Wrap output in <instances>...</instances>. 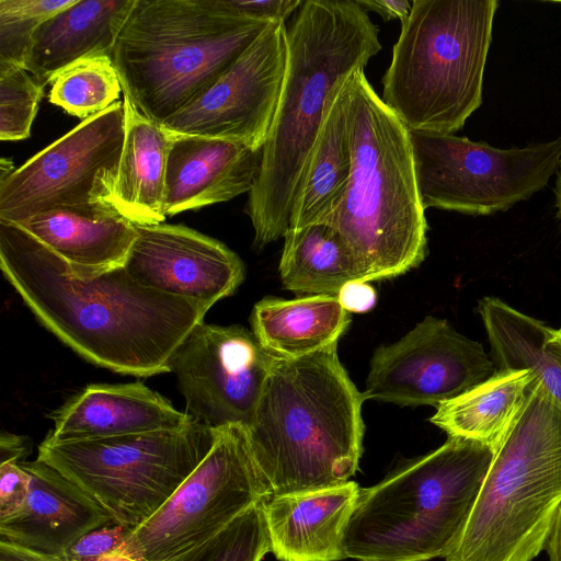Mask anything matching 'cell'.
Instances as JSON below:
<instances>
[{
  "label": "cell",
  "instance_id": "3957f363",
  "mask_svg": "<svg viewBox=\"0 0 561 561\" xmlns=\"http://www.w3.org/2000/svg\"><path fill=\"white\" fill-rule=\"evenodd\" d=\"M364 400L339 359L337 344L296 359L274 357L245 427L273 495L350 481L363 454Z\"/></svg>",
  "mask_w": 561,
  "mask_h": 561
},
{
  "label": "cell",
  "instance_id": "5bb4252c",
  "mask_svg": "<svg viewBox=\"0 0 561 561\" xmlns=\"http://www.w3.org/2000/svg\"><path fill=\"white\" fill-rule=\"evenodd\" d=\"M274 357L241 325L196 324L170 359L186 413L210 428L249 426Z\"/></svg>",
  "mask_w": 561,
  "mask_h": 561
},
{
  "label": "cell",
  "instance_id": "f6af8a7d",
  "mask_svg": "<svg viewBox=\"0 0 561 561\" xmlns=\"http://www.w3.org/2000/svg\"><path fill=\"white\" fill-rule=\"evenodd\" d=\"M556 331H557L559 334H561V327H560L558 330H556Z\"/></svg>",
  "mask_w": 561,
  "mask_h": 561
},
{
  "label": "cell",
  "instance_id": "277c9868",
  "mask_svg": "<svg viewBox=\"0 0 561 561\" xmlns=\"http://www.w3.org/2000/svg\"><path fill=\"white\" fill-rule=\"evenodd\" d=\"M365 68L343 83L352 171L341 204L322 221L355 254L365 280L416 267L427 253V221L409 129L368 82Z\"/></svg>",
  "mask_w": 561,
  "mask_h": 561
},
{
  "label": "cell",
  "instance_id": "e0dca14e",
  "mask_svg": "<svg viewBox=\"0 0 561 561\" xmlns=\"http://www.w3.org/2000/svg\"><path fill=\"white\" fill-rule=\"evenodd\" d=\"M31 476L27 496L0 519V541L58 557L87 533L114 520L73 481L42 460L19 461Z\"/></svg>",
  "mask_w": 561,
  "mask_h": 561
},
{
  "label": "cell",
  "instance_id": "2e32d148",
  "mask_svg": "<svg viewBox=\"0 0 561 561\" xmlns=\"http://www.w3.org/2000/svg\"><path fill=\"white\" fill-rule=\"evenodd\" d=\"M136 229L124 266L148 288L210 308L243 282L241 259L217 239L183 225H136Z\"/></svg>",
  "mask_w": 561,
  "mask_h": 561
},
{
  "label": "cell",
  "instance_id": "ee69618b",
  "mask_svg": "<svg viewBox=\"0 0 561 561\" xmlns=\"http://www.w3.org/2000/svg\"><path fill=\"white\" fill-rule=\"evenodd\" d=\"M103 561H134V560H130L128 558H125L123 556H119L117 553H114L107 558H105Z\"/></svg>",
  "mask_w": 561,
  "mask_h": 561
},
{
  "label": "cell",
  "instance_id": "9c48e42d",
  "mask_svg": "<svg viewBox=\"0 0 561 561\" xmlns=\"http://www.w3.org/2000/svg\"><path fill=\"white\" fill-rule=\"evenodd\" d=\"M216 428L194 422L182 430L51 442L37 459L54 467L135 530L150 518L211 449Z\"/></svg>",
  "mask_w": 561,
  "mask_h": 561
},
{
  "label": "cell",
  "instance_id": "4dcf8cb0",
  "mask_svg": "<svg viewBox=\"0 0 561 561\" xmlns=\"http://www.w3.org/2000/svg\"><path fill=\"white\" fill-rule=\"evenodd\" d=\"M45 85L23 65L0 61V140L30 136Z\"/></svg>",
  "mask_w": 561,
  "mask_h": 561
},
{
  "label": "cell",
  "instance_id": "f35d334b",
  "mask_svg": "<svg viewBox=\"0 0 561 561\" xmlns=\"http://www.w3.org/2000/svg\"><path fill=\"white\" fill-rule=\"evenodd\" d=\"M0 561H61L58 557L41 554L19 546L0 541Z\"/></svg>",
  "mask_w": 561,
  "mask_h": 561
},
{
  "label": "cell",
  "instance_id": "60d3db41",
  "mask_svg": "<svg viewBox=\"0 0 561 561\" xmlns=\"http://www.w3.org/2000/svg\"><path fill=\"white\" fill-rule=\"evenodd\" d=\"M546 351L561 365V334L551 329L545 344Z\"/></svg>",
  "mask_w": 561,
  "mask_h": 561
},
{
  "label": "cell",
  "instance_id": "4316f807",
  "mask_svg": "<svg viewBox=\"0 0 561 561\" xmlns=\"http://www.w3.org/2000/svg\"><path fill=\"white\" fill-rule=\"evenodd\" d=\"M284 239L278 268L284 288L297 295H337L345 284L365 280L362 265L333 227L316 222L288 229Z\"/></svg>",
  "mask_w": 561,
  "mask_h": 561
},
{
  "label": "cell",
  "instance_id": "b9f144b4",
  "mask_svg": "<svg viewBox=\"0 0 561 561\" xmlns=\"http://www.w3.org/2000/svg\"><path fill=\"white\" fill-rule=\"evenodd\" d=\"M556 208H557V217L561 222V160L559 162L558 171H557V180H556Z\"/></svg>",
  "mask_w": 561,
  "mask_h": 561
},
{
  "label": "cell",
  "instance_id": "8992f818",
  "mask_svg": "<svg viewBox=\"0 0 561 561\" xmlns=\"http://www.w3.org/2000/svg\"><path fill=\"white\" fill-rule=\"evenodd\" d=\"M495 451L448 437L378 484L360 489L343 539L345 558L427 561L458 543Z\"/></svg>",
  "mask_w": 561,
  "mask_h": 561
},
{
  "label": "cell",
  "instance_id": "e575fe53",
  "mask_svg": "<svg viewBox=\"0 0 561 561\" xmlns=\"http://www.w3.org/2000/svg\"><path fill=\"white\" fill-rule=\"evenodd\" d=\"M229 11L250 19L285 22L298 10L300 0H219Z\"/></svg>",
  "mask_w": 561,
  "mask_h": 561
},
{
  "label": "cell",
  "instance_id": "f1b7e54d",
  "mask_svg": "<svg viewBox=\"0 0 561 561\" xmlns=\"http://www.w3.org/2000/svg\"><path fill=\"white\" fill-rule=\"evenodd\" d=\"M49 84V102L83 121L116 103L123 91L110 55L80 59L56 73Z\"/></svg>",
  "mask_w": 561,
  "mask_h": 561
},
{
  "label": "cell",
  "instance_id": "484cf974",
  "mask_svg": "<svg viewBox=\"0 0 561 561\" xmlns=\"http://www.w3.org/2000/svg\"><path fill=\"white\" fill-rule=\"evenodd\" d=\"M342 87L327 108L299 181L291 203L288 229L322 222L341 204L348 187L352 159Z\"/></svg>",
  "mask_w": 561,
  "mask_h": 561
},
{
  "label": "cell",
  "instance_id": "ffe728a7",
  "mask_svg": "<svg viewBox=\"0 0 561 561\" xmlns=\"http://www.w3.org/2000/svg\"><path fill=\"white\" fill-rule=\"evenodd\" d=\"M354 481L295 494L272 495L264 504L270 551L279 561H340L343 539L359 495Z\"/></svg>",
  "mask_w": 561,
  "mask_h": 561
},
{
  "label": "cell",
  "instance_id": "8fae6325",
  "mask_svg": "<svg viewBox=\"0 0 561 561\" xmlns=\"http://www.w3.org/2000/svg\"><path fill=\"white\" fill-rule=\"evenodd\" d=\"M409 133L424 209L474 216L506 210L541 191L561 160V137L502 149L454 134Z\"/></svg>",
  "mask_w": 561,
  "mask_h": 561
},
{
  "label": "cell",
  "instance_id": "83f0119b",
  "mask_svg": "<svg viewBox=\"0 0 561 561\" xmlns=\"http://www.w3.org/2000/svg\"><path fill=\"white\" fill-rule=\"evenodd\" d=\"M478 312L497 369H533L561 405V365L545 347L551 328L494 297L481 299Z\"/></svg>",
  "mask_w": 561,
  "mask_h": 561
},
{
  "label": "cell",
  "instance_id": "7c38bea8",
  "mask_svg": "<svg viewBox=\"0 0 561 561\" xmlns=\"http://www.w3.org/2000/svg\"><path fill=\"white\" fill-rule=\"evenodd\" d=\"M124 139V104L117 101L0 182V220L21 224L54 208L114 206Z\"/></svg>",
  "mask_w": 561,
  "mask_h": 561
},
{
  "label": "cell",
  "instance_id": "7bdbcfd3",
  "mask_svg": "<svg viewBox=\"0 0 561 561\" xmlns=\"http://www.w3.org/2000/svg\"><path fill=\"white\" fill-rule=\"evenodd\" d=\"M15 171L13 162L10 159L1 158L0 160V182H3Z\"/></svg>",
  "mask_w": 561,
  "mask_h": 561
},
{
  "label": "cell",
  "instance_id": "d590c367",
  "mask_svg": "<svg viewBox=\"0 0 561 561\" xmlns=\"http://www.w3.org/2000/svg\"><path fill=\"white\" fill-rule=\"evenodd\" d=\"M336 296L347 312H367L376 302V290L365 280L345 284Z\"/></svg>",
  "mask_w": 561,
  "mask_h": 561
},
{
  "label": "cell",
  "instance_id": "30bf717a",
  "mask_svg": "<svg viewBox=\"0 0 561 561\" xmlns=\"http://www.w3.org/2000/svg\"><path fill=\"white\" fill-rule=\"evenodd\" d=\"M272 495L253 457L245 426L218 427L207 456L169 500L131 531L116 553L134 561H168L209 539Z\"/></svg>",
  "mask_w": 561,
  "mask_h": 561
},
{
  "label": "cell",
  "instance_id": "d6986e66",
  "mask_svg": "<svg viewBox=\"0 0 561 561\" xmlns=\"http://www.w3.org/2000/svg\"><path fill=\"white\" fill-rule=\"evenodd\" d=\"M51 442L182 430L195 421L141 382L92 383L53 412Z\"/></svg>",
  "mask_w": 561,
  "mask_h": 561
},
{
  "label": "cell",
  "instance_id": "ac0fdd59",
  "mask_svg": "<svg viewBox=\"0 0 561 561\" xmlns=\"http://www.w3.org/2000/svg\"><path fill=\"white\" fill-rule=\"evenodd\" d=\"M261 161L262 149L253 150L231 140L171 134L164 185L165 216L249 193Z\"/></svg>",
  "mask_w": 561,
  "mask_h": 561
},
{
  "label": "cell",
  "instance_id": "ab89813d",
  "mask_svg": "<svg viewBox=\"0 0 561 561\" xmlns=\"http://www.w3.org/2000/svg\"><path fill=\"white\" fill-rule=\"evenodd\" d=\"M543 550H546L549 561H561V506L548 533Z\"/></svg>",
  "mask_w": 561,
  "mask_h": 561
},
{
  "label": "cell",
  "instance_id": "f546056e",
  "mask_svg": "<svg viewBox=\"0 0 561 561\" xmlns=\"http://www.w3.org/2000/svg\"><path fill=\"white\" fill-rule=\"evenodd\" d=\"M262 501L219 533L168 561H262L270 539Z\"/></svg>",
  "mask_w": 561,
  "mask_h": 561
},
{
  "label": "cell",
  "instance_id": "d4e9b609",
  "mask_svg": "<svg viewBox=\"0 0 561 561\" xmlns=\"http://www.w3.org/2000/svg\"><path fill=\"white\" fill-rule=\"evenodd\" d=\"M536 375L530 368L501 369L486 381L437 405L431 422L448 437H462L495 453L513 427Z\"/></svg>",
  "mask_w": 561,
  "mask_h": 561
},
{
  "label": "cell",
  "instance_id": "44dd1931",
  "mask_svg": "<svg viewBox=\"0 0 561 561\" xmlns=\"http://www.w3.org/2000/svg\"><path fill=\"white\" fill-rule=\"evenodd\" d=\"M77 273L124 266L136 225L112 205L54 208L18 224Z\"/></svg>",
  "mask_w": 561,
  "mask_h": 561
},
{
  "label": "cell",
  "instance_id": "7402d4cb",
  "mask_svg": "<svg viewBox=\"0 0 561 561\" xmlns=\"http://www.w3.org/2000/svg\"><path fill=\"white\" fill-rule=\"evenodd\" d=\"M135 0H75L43 22L31 39L23 66L39 81L94 55H110Z\"/></svg>",
  "mask_w": 561,
  "mask_h": 561
},
{
  "label": "cell",
  "instance_id": "1f68e13d",
  "mask_svg": "<svg viewBox=\"0 0 561 561\" xmlns=\"http://www.w3.org/2000/svg\"><path fill=\"white\" fill-rule=\"evenodd\" d=\"M73 2L75 0H0V61L23 65L37 27Z\"/></svg>",
  "mask_w": 561,
  "mask_h": 561
},
{
  "label": "cell",
  "instance_id": "6da1fadb",
  "mask_svg": "<svg viewBox=\"0 0 561 561\" xmlns=\"http://www.w3.org/2000/svg\"><path fill=\"white\" fill-rule=\"evenodd\" d=\"M0 268L37 321L79 356L122 375L171 373L209 307L138 283L118 266L77 273L22 226L0 220Z\"/></svg>",
  "mask_w": 561,
  "mask_h": 561
},
{
  "label": "cell",
  "instance_id": "9a60e30c",
  "mask_svg": "<svg viewBox=\"0 0 561 561\" xmlns=\"http://www.w3.org/2000/svg\"><path fill=\"white\" fill-rule=\"evenodd\" d=\"M497 367L483 346L446 320L426 317L370 360L365 399L439 405L489 380Z\"/></svg>",
  "mask_w": 561,
  "mask_h": 561
},
{
  "label": "cell",
  "instance_id": "74e56055",
  "mask_svg": "<svg viewBox=\"0 0 561 561\" xmlns=\"http://www.w3.org/2000/svg\"><path fill=\"white\" fill-rule=\"evenodd\" d=\"M27 453L26 437L2 432L0 435V465L19 462Z\"/></svg>",
  "mask_w": 561,
  "mask_h": 561
},
{
  "label": "cell",
  "instance_id": "4fadbf2b",
  "mask_svg": "<svg viewBox=\"0 0 561 561\" xmlns=\"http://www.w3.org/2000/svg\"><path fill=\"white\" fill-rule=\"evenodd\" d=\"M287 24L271 23L208 88L161 125L171 134L237 141L261 150L287 68Z\"/></svg>",
  "mask_w": 561,
  "mask_h": 561
},
{
  "label": "cell",
  "instance_id": "8d00e7d4",
  "mask_svg": "<svg viewBox=\"0 0 561 561\" xmlns=\"http://www.w3.org/2000/svg\"><path fill=\"white\" fill-rule=\"evenodd\" d=\"M364 10L378 13L385 21H405L412 9L408 0H355Z\"/></svg>",
  "mask_w": 561,
  "mask_h": 561
},
{
  "label": "cell",
  "instance_id": "d6a6232c",
  "mask_svg": "<svg viewBox=\"0 0 561 561\" xmlns=\"http://www.w3.org/2000/svg\"><path fill=\"white\" fill-rule=\"evenodd\" d=\"M131 531L113 520L83 535L58 558L61 561H103L117 552Z\"/></svg>",
  "mask_w": 561,
  "mask_h": 561
},
{
  "label": "cell",
  "instance_id": "ba28073f",
  "mask_svg": "<svg viewBox=\"0 0 561 561\" xmlns=\"http://www.w3.org/2000/svg\"><path fill=\"white\" fill-rule=\"evenodd\" d=\"M560 506L561 405L536 376L445 561H533Z\"/></svg>",
  "mask_w": 561,
  "mask_h": 561
},
{
  "label": "cell",
  "instance_id": "52a82bcc",
  "mask_svg": "<svg viewBox=\"0 0 561 561\" xmlns=\"http://www.w3.org/2000/svg\"><path fill=\"white\" fill-rule=\"evenodd\" d=\"M496 0H414L382 77L409 130L454 134L482 103Z\"/></svg>",
  "mask_w": 561,
  "mask_h": 561
},
{
  "label": "cell",
  "instance_id": "5b68a950",
  "mask_svg": "<svg viewBox=\"0 0 561 561\" xmlns=\"http://www.w3.org/2000/svg\"><path fill=\"white\" fill-rule=\"evenodd\" d=\"M272 21L219 0H135L111 53L123 93L162 124L213 84Z\"/></svg>",
  "mask_w": 561,
  "mask_h": 561
},
{
  "label": "cell",
  "instance_id": "cb8c5ba5",
  "mask_svg": "<svg viewBox=\"0 0 561 561\" xmlns=\"http://www.w3.org/2000/svg\"><path fill=\"white\" fill-rule=\"evenodd\" d=\"M351 321L336 295L266 297L251 312L252 333L273 357L296 359L337 344Z\"/></svg>",
  "mask_w": 561,
  "mask_h": 561
},
{
  "label": "cell",
  "instance_id": "836d02e7",
  "mask_svg": "<svg viewBox=\"0 0 561 561\" xmlns=\"http://www.w3.org/2000/svg\"><path fill=\"white\" fill-rule=\"evenodd\" d=\"M31 476L19 462L0 465V519L16 512L24 503Z\"/></svg>",
  "mask_w": 561,
  "mask_h": 561
},
{
  "label": "cell",
  "instance_id": "603a6c76",
  "mask_svg": "<svg viewBox=\"0 0 561 561\" xmlns=\"http://www.w3.org/2000/svg\"><path fill=\"white\" fill-rule=\"evenodd\" d=\"M125 139L114 206L135 225H156L163 210L167 160L171 134L148 118L124 95Z\"/></svg>",
  "mask_w": 561,
  "mask_h": 561
},
{
  "label": "cell",
  "instance_id": "7a4b0ae2",
  "mask_svg": "<svg viewBox=\"0 0 561 561\" xmlns=\"http://www.w3.org/2000/svg\"><path fill=\"white\" fill-rule=\"evenodd\" d=\"M295 13L280 100L244 208L259 250L289 228L295 193L335 93L382 48L379 28L355 0H306Z\"/></svg>",
  "mask_w": 561,
  "mask_h": 561
}]
</instances>
